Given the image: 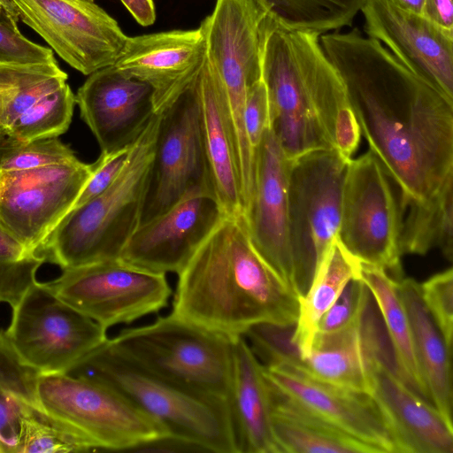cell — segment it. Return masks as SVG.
Returning a JSON list of instances; mask_svg holds the SVG:
<instances>
[{
	"label": "cell",
	"mask_w": 453,
	"mask_h": 453,
	"mask_svg": "<svg viewBox=\"0 0 453 453\" xmlns=\"http://www.w3.org/2000/svg\"><path fill=\"white\" fill-rule=\"evenodd\" d=\"M65 373L114 389L167 434L193 441L209 453H237L227 400L191 392L143 370L108 339Z\"/></svg>",
	"instance_id": "5"
},
{
	"label": "cell",
	"mask_w": 453,
	"mask_h": 453,
	"mask_svg": "<svg viewBox=\"0 0 453 453\" xmlns=\"http://www.w3.org/2000/svg\"><path fill=\"white\" fill-rule=\"evenodd\" d=\"M225 215L210 189H192L163 213L141 223L119 258L148 272L178 273Z\"/></svg>",
	"instance_id": "19"
},
{
	"label": "cell",
	"mask_w": 453,
	"mask_h": 453,
	"mask_svg": "<svg viewBox=\"0 0 453 453\" xmlns=\"http://www.w3.org/2000/svg\"><path fill=\"white\" fill-rule=\"evenodd\" d=\"M4 334L28 365L42 373H65L102 345L106 330L36 281L12 307Z\"/></svg>",
	"instance_id": "11"
},
{
	"label": "cell",
	"mask_w": 453,
	"mask_h": 453,
	"mask_svg": "<svg viewBox=\"0 0 453 453\" xmlns=\"http://www.w3.org/2000/svg\"><path fill=\"white\" fill-rule=\"evenodd\" d=\"M397 285L410 320L415 357L429 399L453 424L452 349L447 346L422 300L419 283L412 278L403 277Z\"/></svg>",
	"instance_id": "27"
},
{
	"label": "cell",
	"mask_w": 453,
	"mask_h": 453,
	"mask_svg": "<svg viewBox=\"0 0 453 453\" xmlns=\"http://www.w3.org/2000/svg\"><path fill=\"white\" fill-rule=\"evenodd\" d=\"M422 300L447 346L453 342V270L449 267L419 284Z\"/></svg>",
	"instance_id": "37"
},
{
	"label": "cell",
	"mask_w": 453,
	"mask_h": 453,
	"mask_svg": "<svg viewBox=\"0 0 453 453\" xmlns=\"http://www.w3.org/2000/svg\"><path fill=\"white\" fill-rule=\"evenodd\" d=\"M270 391L272 426L280 453H378L285 401L271 387Z\"/></svg>",
	"instance_id": "30"
},
{
	"label": "cell",
	"mask_w": 453,
	"mask_h": 453,
	"mask_svg": "<svg viewBox=\"0 0 453 453\" xmlns=\"http://www.w3.org/2000/svg\"><path fill=\"white\" fill-rule=\"evenodd\" d=\"M319 34L287 29L266 15L262 27L261 77L270 128L288 160L318 150L351 158L361 133L344 83Z\"/></svg>",
	"instance_id": "2"
},
{
	"label": "cell",
	"mask_w": 453,
	"mask_h": 453,
	"mask_svg": "<svg viewBox=\"0 0 453 453\" xmlns=\"http://www.w3.org/2000/svg\"><path fill=\"white\" fill-rule=\"evenodd\" d=\"M271 388L282 399L358 440L378 453H397L390 426L373 398L299 373L264 366Z\"/></svg>",
	"instance_id": "20"
},
{
	"label": "cell",
	"mask_w": 453,
	"mask_h": 453,
	"mask_svg": "<svg viewBox=\"0 0 453 453\" xmlns=\"http://www.w3.org/2000/svg\"><path fill=\"white\" fill-rule=\"evenodd\" d=\"M420 14L436 27L453 34V0H424Z\"/></svg>",
	"instance_id": "43"
},
{
	"label": "cell",
	"mask_w": 453,
	"mask_h": 453,
	"mask_svg": "<svg viewBox=\"0 0 453 453\" xmlns=\"http://www.w3.org/2000/svg\"><path fill=\"white\" fill-rule=\"evenodd\" d=\"M131 147L111 152H101L97 160L92 164V174L73 208L96 197L113 184L128 160Z\"/></svg>",
	"instance_id": "40"
},
{
	"label": "cell",
	"mask_w": 453,
	"mask_h": 453,
	"mask_svg": "<svg viewBox=\"0 0 453 453\" xmlns=\"http://www.w3.org/2000/svg\"><path fill=\"white\" fill-rule=\"evenodd\" d=\"M90 1H94V0H90Z\"/></svg>",
	"instance_id": "47"
},
{
	"label": "cell",
	"mask_w": 453,
	"mask_h": 453,
	"mask_svg": "<svg viewBox=\"0 0 453 453\" xmlns=\"http://www.w3.org/2000/svg\"><path fill=\"white\" fill-rule=\"evenodd\" d=\"M369 394L386 418L397 453H453V424L402 377L373 301L362 314Z\"/></svg>",
	"instance_id": "8"
},
{
	"label": "cell",
	"mask_w": 453,
	"mask_h": 453,
	"mask_svg": "<svg viewBox=\"0 0 453 453\" xmlns=\"http://www.w3.org/2000/svg\"><path fill=\"white\" fill-rule=\"evenodd\" d=\"M73 150L58 137L19 140L0 136V171L39 168L76 160Z\"/></svg>",
	"instance_id": "36"
},
{
	"label": "cell",
	"mask_w": 453,
	"mask_h": 453,
	"mask_svg": "<svg viewBox=\"0 0 453 453\" xmlns=\"http://www.w3.org/2000/svg\"><path fill=\"white\" fill-rule=\"evenodd\" d=\"M54 58L51 49L37 44L26 38L18 25L0 22V64L51 63Z\"/></svg>",
	"instance_id": "39"
},
{
	"label": "cell",
	"mask_w": 453,
	"mask_h": 453,
	"mask_svg": "<svg viewBox=\"0 0 453 453\" xmlns=\"http://www.w3.org/2000/svg\"><path fill=\"white\" fill-rule=\"evenodd\" d=\"M389 177L370 150L348 163L337 239L357 260L403 278L399 236L401 214Z\"/></svg>",
	"instance_id": "10"
},
{
	"label": "cell",
	"mask_w": 453,
	"mask_h": 453,
	"mask_svg": "<svg viewBox=\"0 0 453 453\" xmlns=\"http://www.w3.org/2000/svg\"><path fill=\"white\" fill-rule=\"evenodd\" d=\"M92 171V164L78 158L34 169L0 171V222L36 253L73 208Z\"/></svg>",
	"instance_id": "15"
},
{
	"label": "cell",
	"mask_w": 453,
	"mask_h": 453,
	"mask_svg": "<svg viewBox=\"0 0 453 453\" xmlns=\"http://www.w3.org/2000/svg\"><path fill=\"white\" fill-rule=\"evenodd\" d=\"M41 373L18 356L0 330V453H21L26 417L37 402Z\"/></svg>",
	"instance_id": "32"
},
{
	"label": "cell",
	"mask_w": 453,
	"mask_h": 453,
	"mask_svg": "<svg viewBox=\"0 0 453 453\" xmlns=\"http://www.w3.org/2000/svg\"><path fill=\"white\" fill-rule=\"evenodd\" d=\"M280 26L319 35L351 27L365 0H258Z\"/></svg>",
	"instance_id": "33"
},
{
	"label": "cell",
	"mask_w": 453,
	"mask_h": 453,
	"mask_svg": "<svg viewBox=\"0 0 453 453\" xmlns=\"http://www.w3.org/2000/svg\"><path fill=\"white\" fill-rule=\"evenodd\" d=\"M370 295L359 278L351 280L319 321L316 334H332L351 326L361 316Z\"/></svg>",
	"instance_id": "38"
},
{
	"label": "cell",
	"mask_w": 453,
	"mask_h": 453,
	"mask_svg": "<svg viewBox=\"0 0 453 453\" xmlns=\"http://www.w3.org/2000/svg\"><path fill=\"white\" fill-rule=\"evenodd\" d=\"M36 397L44 410L88 436L98 451L130 452L167 434L119 392L92 380L66 373H41Z\"/></svg>",
	"instance_id": "12"
},
{
	"label": "cell",
	"mask_w": 453,
	"mask_h": 453,
	"mask_svg": "<svg viewBox=\"0 0 453 453\" xmlns=\"http://www.w3.org/2000/svg\"><path fill=\"white\" fill-rule=\"evenodd\" d=\"M58 62L0 64V127L22 141L58 137L72 121L75 95Z\"/></svg>",
	"instance_id": "18"
},
{
	"label": "cell",
	"mask_w": 453,
	"mask_h": 453,
	"mask_svg": "<svg viewBox=\"0 0 453 453\" xmlns=\"http://www.w3.org/2000/svg\"><path fill=\"white\" fill-rule=\"evenodd\" d=\"M75 103L101 152L132 146L156 114L152 88L113 65L89 74Z\"/></svg>",
	"instance_id": "23"
},
{
	"label": "cell",
	"mask_w": 453,
	"mask_h": 453,
	"mask_svg": "<svg viewBox=\"0 0 453 453\" xmlns=\"http://www.w3.org/2000/svg\"><path fill=\"white\" fill-rule=\"evenodd\" d=\"M98 451L96 445L77 428L44 410L29 405L21 453H69Z\"/></svg>",
	"instance_id": "34"
},
{
	"label": "cell",
	"mask_w": 453,
	"mask_h": 453,
	"mask_svg": "<svg viewBox=\"0 0 453 453\" xmlns=\"http://www.w3.org/2000/svg\"><path fill=\"white\" fill-rule=\"evenodd\" d=\"M288 163L276 136L268 128L256 150L255 187L243 218L257 253L296 293L288 240Z\"/></svg>",
	"instance_id": "22"
},
{
	"label": "cell",
	"mask_w": 453,
	"mask_h": 453,
	"mask_svg": "<svg viewBox=\"0 0 453 453\" xmlns=\"http://www.w3.org/2000/svg\"><path fill=\"white\" fill-rule=\"evenodd\" d=\"M21 21L84 75L115 64L127 35L90 0H11Z\"/></svg>",
	"instance_id": "14"
},
{
	"label": "cell",
	"mask_w": 453,
	"mask_h": 453,
	"mask_svg": "<svg viewBox=\"0 0 453 453\" xmlns=\"http://www.w3.org/2000/svg\"><path fill=\"white\" fill-rule=\"evenodd\" d=\"M199 125L210 187L226 215H243L220 80L206 52L196 77Z\"/></svg>",
	"instance_id": "26"
},
{
	"label": "cell",
	"mask_w": 453,
	"mask_h": 453,
	"mask_svg": "<svg viewBox=\"0 0 453 453\" xmlns=\"http://www.w3.org/2000/svg\"><path fill=\"white\" fill-rule=\"evenodd\" d=\"M4 133H5V132L4 131V129L0 127V136H1L2 134H4Z\"/></svg>",
	"instance_id": "46"
},
{
	"label": "cell",
	"mask_w": 453,
	"mask_h": 453,
	"mask_svg": "<svg viewBox=\"0 0 453 453\" xmlns=\"http://www.w3.org/2000/svg\"><path fill=\"white\" fill-rule=\"evenodd\" d=\"M350 159L330 149L288 160V240L298 297L308 290L337 237L342 185Z\"/></svg>",
	"instance_id": "7"
},
{
	"label": "cell",
	"mask_w": 453,
	"mask_h": 453,
	"mask_svg": "<svg viewBox=\"0 0 453 453\" xmlns=\"http://www.w3.org/2000/svg\"><path fill=\"white\" fill-rule=\"evenodd\" d=\"M234 337L170 312L149 324L123 328L108 342L124 357L172 384L227 400Z\"/></svg>",
	"instance_id": "6"
},
{
	"label": "cell",
	"mask_w": 453,
	"mask_h": 453,
	"mask_svg": "<svg viewBox=\"0 0 453 453\" xmlns=\"http://www.w3.org/2000/svg\"><path fill=\"white\" fill-rule=\"evenodd\" d=\"M44 262L0 222V303L13 307L37 281L36 273Z\"/></svg>",
	"instance_id": "35"
},
{
	"label": "cell",
	"mask_w": 453,
	"mask_h": 453,
	"mask_svg": "<svg viewBox=\"0 0 453 453\" xmlns=\"http://www.w3.org/2000/svg\"><path fill=\"white\" fill-rule=\"evenodd\" d=\"M159 113L133 143L122 172L101 195L70 210L37 250L62 270L119 258L141 223Z\"/></svg>",
	"instance_id": "4"
},
{
	"label": "cell",
	"mask_w": 453,
	"mask_h": 453,
	"mask_svg": "<svg viewBox=\"0 0 453 453\" xmlns=\"http://www.w3.org/2000/svg\"><path fill=\"white\" fill-rule=\"evenodd\" d=\"M205 52L204 35L199 26L128 36L113 65L152 88L155 112L160 113L196 77Z\"/></svg>",
	"instance_id": "24"
},
{
	"label": "cell",
	"mask_w": 453,
	"mask_h": 453,
	"mask_svg": "<svg viewBox=\"0 0 453 453\" xmlns=\"http://www.w3.org/2000/svg\"><path fill=\"white\" fill-rule=\"evenodd\" d=\"M177 274L171 312L200 326L237 336L296 322L298 296L257 253L243 215H225Z\"/></svg>",
	"instance_id": "3"
},
{
	"label": "cell",
	"mask_w": 453,
	"mask_h": 453,
	"mask_svg": "<svg viewBox=\"0 0 453 453\" xmlns=\"http://www.w3.org/2000/svg\"><path fill=\"white\" fill-rule=\"evenodd\" d=\"M358 264L359 279L377 305L402 377L414 392L431 403L415 357L411 328L398 291V280L381 267L359 260Z\"/></svg>",
	"instance_id": "28"
},
{
	"label": "cell",
	"mask_w": 453,
	"mask_h": 453,
	"mask_svg": "<svg viewBox=\"0 0 453 453\" xmlns=\"http://www.w3.org/2000/svg\"><path fill=\"white\" fill-rule=\"evenodd\" d=\"M399 249L403 254L425 255L439 248L453 258V178L425 200H400Z\"/></svg>",
	"instance_id": "31"
},
{
	"label": "cell",
	"mask_w": 453,
	"mask_h": 453,
	"mask_svg": "<svg viewBox=\"0 0 453 453\" xmlns=\"http://www.w3.org/2000/svg\"><path fill=\"white\" fill-rule=\"evenodd\" d=\"M266 15L258 0H216L212 12L200 24L206 56L221 82L227 127L239 157L252 150L244 108L250 88L262 79V27Z\"/></svg>",
	"instance_id": "9"
},
{
	"label": "cell",
	"mask_w": 453,
	"mask_h": 453,
	"mask_svg": "<svg viewBox=\"0 0 453 453\" xmlns=\"http://www.w3.org/2000/svg\"><path fill=\"white\" fill-rule=\"evenodd\" d=\"M237 453H280L272 426V398L264 365L243 335L233 338L227 397Z\"/></svg>",
	"instance_id": "25"
},
{
	"label": "cell",
	"mask_w": 453,
	"mask_h": 453,
	"mask_svg": "<svg viewBox=\"0 0 453 453\" xmlns=\"http://www.w3.org/2000/svg\"><path fill=\"white\" fill-rule=\"evenodd\" d=\"M293 329L294 326L258 324L250 327L243 336L264 366L281 368L320 382L369 394L362 314L341 331L317 334L304 355H299L291 342Z\"/></svg>",
	"instance_id": "17"
},
{
	"label": "cell",
	"mask_w": 453,
	"mask_h": 453,
	"mask_svg": "<svg viewBox=\"0 0 453 453\" xmlns=\"http://www.w3.org/2000/svg\"><path fill=\"white\" fill-rule=\"evenodd\" d=\"M399 8L420 13L424 0H389Z\"/></svg>",
	"instance_id": "45"
},
{
	"label": "cell",
	"mask_w": 453,
	"mask_h": 453,
	"mask_svg": "<svg viewBox=\"0 0 453 453\" xmlns=\"http://www.w3.org/2000/svg\"><path fill=\"white\" fill-rule=\"evenodd\" d=\"M139 453H209L200 444L171 434H165L145 441L130 450Z\"/></svg>",
	"instance_id": "42"
},
{
	"label": "cell",
	"mask_w": 453,
	"mask_h": 453,
	"mask_svg": "<svg viewBox=\"0 0 453 453\" xmlns=\"http://www.w3.org/2000/svg\"><path fill=\"white\" fill-rule=\"evenodd\" d=\"M165 275L115 258L65 269L46 284L107 331L165 309L173 295Z\"/></svg>",
	"instance_id": "13"
},
{
	"label": "cell",
	"mask_w": 453,
	"mask_h": 453,
	"mask_svg": "<svg viewBox=\"0 0 453 453\" xmlns=\"http://www.w3.org/2000/svg\"><path fill=\"white\" fill-rule=\"evenodd\" d=\"M244 124L249 142L256 157V150L263 135L270 128L269 102L262 79L248 92L244 108Z\"/></svg>",
	"instance_id": "41"
},
{
	"label": "cell",
	"mask_w": 453,
	"mask_h": 453,
	"mask_svg": "<svg viewBox=\"0 0 453 453\" xmlns=\"http://www.w3.org/2000/svg\"><path fill=\"white\" fill-rule=\"evenodd\" d=\"M135 21L143 27L152 25L156 20L153 0H120Z\"/></svg>",
	"instance_id": "44"
},
{
	"label": "cell",
	"mask_w": 453,
	"mask_h": 453,
	"mask_svg": "<svg viewBox=\"0 0 453 453\" xmlns=\"http://www.w3.org/2000/svg\"><path fill=\"white\" fill-rule=\"evenodd\" d=\"M358 278V260L345 250L336 237L316 270L308 290L298 297V316L291 342L299 355L309 351L322 316L334 304L346 285Z\"/></svg>",
	"instance_id": "29"
},
{
	"label": "cell",
	"mask_w": 453,
	"mask_h": 453,
	"mask_svg": "<svg viewBox=\"0 0 453 453\" xmlns=\"http://www.w3.org/2000/svg\"><path fill=\"white\" fill-rule=\"evenodd\" d=\"M360 12L368 37L453 99V34L389 0H365Z\"/></svg>",
	"instance_id": "21"
},
{
	"label": "cell",
	"mask_w": 453,
	"mask_h": 453,
	"mask_svg": "<svg viewBox=\"0 0 453 453\" xmlns=\"http://www.w3.org/2000/svg\"><path fill=\"white\" fill-rule=\"evenodd\" d=\"M361 135L401 190L425 200L453 178V99L354 28L319 35Z\"/></svg>",
	"instance_id": "1"
},
{
	"label": "cell",
	"mask_w": 453,
	"mask_h": 453,
	"mask_svg": "<svg viewBox=\"0 0 453 453\" xmlns=\"http://www.w3.org/2000/svg\"><path fill=\"white\" fill-rule=\"evenodd\" d=\"M196 77L159 113L141 223L163 213L192 189L207 188L212 192L201 137Z\"/></svg>",
	"instance_id": "16"
}]
</instances>
